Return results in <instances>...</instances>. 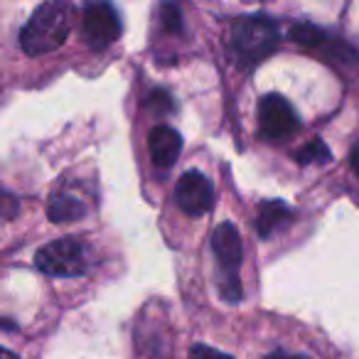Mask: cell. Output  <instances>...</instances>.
<instances>
[{"instance_id":"2","label":"cell","mask_w":359,"mask_h":359,"mask_svg":"<svg viewBox=\"0 0 359 359\" xmlns=\"http://www.w3.org/2000/svg\"><path fill=\"white\" fill-rule=\"evenodd\" d=\"M278 47V25L266 15L241 18L231 27L229 50L234 55L236 65L254 67L271 55Z\"/></svg>"},{"instance_id":"11","label":"cell","mask_w":359,"mask_h":359,"mask_svg":"<svg viewBox=\"0 0 359 359\" xmlns=\"http://www.w3.org/2000/svg\"><path fill=\"white\" fill-rule=\"evenodd\" d=\"M330 158H332V155H330V148L320 138L305 143L303 148L295 153V160H298L300 165H313V163L325 165V163H330Z\"/></svg>"},{"instance_id":"5","label":"cell","mask_w":359,"mask_h":359,"mask_svg":"<svg viewBox=\"0 0 359 359\" xmlns=\"http://www.w3.org/2000/svg\"><path fill=\"white\" fill-rule=\"evenodd\" d=\"M121 18L109 3H94L81 18V35L91 50H106L121 37Z\"/></svg>"},{"instance_id":"12","label":"cell","mask_w":359,"mask_h":359,"mask_svg":"<svg viewBox=\"0 0 359 359\" xmlns=\"http://www.w3.org/2000/svg\"><path fill=\"white\" fill-rule=\"evenodd\" d=\"M290 40L298 42V45H303V47H318L325 42V32L318 30V27H313V25L300 22V25L290 27Z\"/></svg>"},{"instance_id":"6","label":"cell","mask_w":359,"mask_h":359,"mask_svg":"<svg viewBox=\"0 0 359 359\" xmlns=\"http://www.w3.org/2000/svg\"><path fill=\"white\" fill-rule=\"evenodd\" d=\"M298 116L288 99L278 94H266L259 104V130L269 140H283L298 130Z\"/></svg>"},{"instance_id":"7","label":"cell","mask_w":359,"mask_h":359,"mask_svg":"<svg viewBox=\"0 0 359 359\" xmlns=\"http://www.w3.org/2000/svg\"><path fill=\"white\" fill-rule=\"evenodd\" d=\"M175 200L177 207L190 217H202L215 207V187L212 182L197 170H187L177 180L175 187Z\"/></svg>"},{"instance_id":"14","label":"cell","mask_w":359,"mask_h":359,"mask_svg":"<svg viewBox=\"0 0 359 359\" xmlns=\"http://www.w3.org/2000/svg\"><path fill=\"white\" fill-rule=\"evenodd\" d=\"M187 359H231V357L224 352H219V349L210 347V344H192L190 357Z\"/></svg>"},{"instance_id":"16","label":"cell","mask_w":359,"mask_h":359,"mask_svg":"<svg viewBox=\"0 0 359 359\" xmlns=\"http://www.w3.org/2000/svg\"><path fill=\"white\" fill-rule=\"evenodd\" d=\"M264 359H308V357H300V354H288V352H273Z\"/></svg>"},{"instance_id":"17","label":"cell","mask_w":359,"mask_h":359,"mask_svg":"<svg viewBox=\"0 0 359 359\" xmlns=\"http://www.w3.org/2000/svg\"><path fill=\"white\" fill-rule=\"evenodd\" d=\"M3 359H18V357L11 352V349H3Z\"/></svg>"},{"instance_id":"15","label":"cell","mask_w":359,"mask_h":359,"mask_svg":"<svg viewBox=\"0 0 359 359\" xmlns=\"http://www.w3.org/2000/svg\"><path fill=\"white\" fill-rule=\"evenodd\" d=\"M349 165H352L354 175H357V177H359V145L352 150V153H349Z\"/></svg>"},{"instance_id":"10","label":"cell","mask_w":359,"mask_h":359,"mask_svg":"<svg viewBox=\"0 0 359 359\" xmlns=\"http://www.w3.org/2000/svg\"><path fill=\"white\" fill-rule=\"evenodd\" d=\"M47 215L55 224H67V222L81 219L86 215V205L81 202V197L72 192H55L47 205Z\"/></svg>"},{"instance_id":"4","label":"cell","mask_w":359,"mask_h":359,"mask_svg":"<svg viewBox=\"0 0 359 359\" xmlns=\"http://www.w3.org/2000/svg\"><path fill=\"white\" fill-rule=\"evenodd\" d=\"M35 266L47 276L74 278V276L84 273L86 266H89V259H86L84 244H79L76 239H60L37 251Z\"/></svg>"},{"instance_id":"13","label":"cell","mask_w":359,"mask_h":359,"mask_svg":"<svg viewBox=\"0 0 359 359\" xmlns=\"http://www.w3.org/2000/svg\"><path fill=\"white\" fill-rule=\"evenodd\" d=\"M160 20H163L165 30H170V32H180V27H182L177 6H163L160 8Z\"/></svg>"},{"instance_id":"9","label":"cell","mask_w":359,"mask_h":359,"mask_svg":"<svg viewBox=\"0 0 359 359\" xmlns=\"http://www.w3.org/2000/svg\"><path fill=\"white\" fill-rule=\"evenodd\" d=\"M293 219V212L285 202L271 200L259 205V217H256V229H259L261 239H269L273 231L283 229L288 222Z\"/></svg>"},{"instance_id":"8","label":"cell","mask_w":359,"mask_h":359,"mask_svg":"<svg viewBox=\"0 0 359 359\" xmlns=\"http://www.w3.org/2000/svg\"><path fill=\"white\" fill-rule=\"evenodd\" d=\"M148 150H150V160H153L155 168L168 170V168H172L180 150H182V138H180L177 130H172L170 126H155L148 135Z\"/></svg>"},{"instance_id":"1","label":"cell","mask_w":359,"mask_h":359,"mask_svg":"<svg viewBox=\"0 0 359 359\" xmlns=\"http://www.w3.org/2000/svg\"><path fill=\"white\" fill-rule=\"evenodd\" d=\"M72 32V8L65 3H45L30 15L20 30V47L25 55L40 57L60 50Z\"/></svg>"},{"instance_id":"3","label":"cell","mask_w":359,"mask_h":359,"mask_svg":"<svg viewBox=\"0 0 359 359\" xmlns=\"http://www.w3.org/2000/svg\"><path fill=\"white\" fill-rule=\"evenodd\" d=\"M212 249H215L217 264L222 269V293L229 303L241 298L239 285V266H241V236L234 224L224 222L212 234Z\"/></svg>"}]
</instances>
